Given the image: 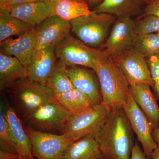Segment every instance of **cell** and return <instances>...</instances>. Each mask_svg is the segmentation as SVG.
<instances>
[{"mask_svg":"<svg viewBox=\"0 0 159 159\" xmlns=\"http://www.w3.org/2000/svg\"><path fill=\"white\" fill-rule=\"evenodd\" d=\"M78 1H84V2H86V0H78Z\"/></svg>","mask_w":159,"mask_h":159,"instance_id":"cell-40","label":"cell"},{"mask_svg":"<svg viewBox=\"0 0 159 159\" xmlns=\"http://www.w3.org/2000/svg\"><path fill=\"white\" fill-rule=\"evenodd\" d=\"M34 28L16 39L8 38L0 43L1 53L16 57L27 68L31 62L37 46V38Z\"/></svg>","mask_w":159,"mask_h":159,"instance_id":"cell-13","label":"cell"},{"mask_svg":"<svg viewBox=\"0 0 159 159\" xmlns=\"http://www.w3.org/2000/svg\"><path fill=\"white\" fill-rule=\"evenodd\" d=\"M145 4H147L149 3L152 2H156V1H158V0H144Z\"/></svg>","mask_w":159,"mask_h":159,"instance_id":"cell-37","label":"cell"},{"mask_svg":"<svg viewBox=\"0 0 159 159\" xmlns=\"http://www.w3.org/2000/svg\"><path fill=\"white\" fill-rule=\"evenodd\" d=\"M150 15L159 17V0L146 4L141 16Z\"/></svg>","mask_w":159,"mask_h":159,"instance_id":"cell-31","label":"cell"},{"mask_svg":"<svg viewBox=\"0 0 159 159\" xmlns=\"http://www.w3.org/2000/svg\"><path fill=\"white\" fill-rule=\"evenodd\" d=\"M57 58L53 46L35 51L31 62L27 68L28 78L46 86Z\"/></svg>","mask_w":159,"mask_h":159,"instance_id":"cell-16","label":"cell"},{"mask_svg":"<svg viewBox=\"0 0 159 159\" xmlns=\"http://www.w3.org/2000/svg\"><path fill=\"white\" fill-rule=\"evenodd\" d=\"M71 113L56 100L42 106L21 120L24 125L39 131L61 134Z\"/></svg>","mask_w":159,"mask_h":159,"instance_id":"cell-6","label":"cell"},{"mask_svg":"<svg viewBox=\"0 0 159 159\" xmlns=\"http://www.w3.org/2000/svg\"><path fill=\"white\" fill-rule=\"evenodd\" d=\"M111 108V106L102 103L71 113L61 134L74 141L90 135L96 136L104 125Z\"/></svg>","mask_w":159,"mask_h":159,"instance_id":"cell-4","label":"cell"},{"mask_svg":"<svg viewBox=\"0 0 159 159\" xmlns=\"http://www.w3.org/2000/svg\"><path fill=\"white\" fill-rule=\"evenodd\" d=\"M46 86L52 91L54 96L74 88L68 74L67 66L61 60L56 61Z\"/></svg>","mask_w":159,"mask_h":159,"instance_id":"cell-23","label":"cell"},{"mask_svg":"<svg viewBox=\"0 0 159 159\" xmlns=\"http://www.w3.org/2000/svg\"><path fill=\"white\" fill-rule=\"evenodd\" d=\"M145 6L144 0H103L93 10L112 15L117 18L131 17L142 15Z\"/></svg>","mask_w":159,"mask_h":159,"instance_id":"cell-19","label":"cell"},{"mask_svg":"<svg viewBox=\"0 0 159 159\" xmlns=\"http://www.w3.org/2000/svg\"><path fill=\"white\" fill-rule=\"evenodd\" d=\"M130 159H148L142 148L135 142L131 155Z\"/></svg>","mask_w":159,"mask_h":159,"instance_id":"cell-32","label":"cell"},{"mask_svg":"<svg viewBox=\"0 0 159 159\" xmlns=\"http://www.w3.org/2000/svg\"><path fill=\"white\" fill-rule=\"evenodd\" d=\"M132 48L145 58L159 54V36L157 33L136 34Z\"/></svg>","mask_w":159,"mask_h":159,"instance_id":"cell-26","label":"cell"},{"mask_svg":"<svg viewBox=\"0 0 159 159\" xmlns=\"http://www.w3.org/2000/svg\"><path fill=\"white\" fill-rule=\"evenodd\" d=\"M39 1L41 0H7L4 3L0 4V9L10 11L16 6Z\"/></svg>","mask_w":159,"mask_h":159,"instance_id":"cell-30","label":"cell"},{"mask_svg":"<svg viewBox=\"0 0 159 159\" xmlns=\"http://www.w3.org/2000/svg\"><path fill=\"white\" fill-rule=\"evenodd\" d=\"M28 77L27 68L16 57L0 53V90Z\"/></svg>","mask_w":159,"mask_h":159,"instance_id":"cell-21","label":"cell"},{"mask_svg":"<svg viewBox=\"0 0 159 159\" xmlns=\"http://www.w3.org/2000/svg\"><path fill=\"white\" fill-rule=\"evenodd\" d=\"M153 137L155 142L157 145H159V127L156 130H153L152 132Z\"/></svg>","mask_w":159,"mask_h":159,"instance_id":"cell-35","label":"cell"},{"mask_svg":"<svg viewBox=\"0 0 159 159\" xmlns=\"http://www.w3.org/2000/svg\"><path fill=\"white\" fill-rule=\"evenodd\" d=\"M136 21L137 34L156 33L159 32V17L152 16H140Z\"/></svg>","mask_w":159,"mask_h":159,"instance_id":"cell-27","label":"cell"},{"mask_svg":"<svg viewBox=\"0 0 159 159\" xmlns=\"http://www.w3.org/2000/svg\"><path fill=\"white\" fill-rule=\"evenodd\" d=\"M102 1L103 0H86L88 5L91 7H93L94 9L99 6Z\"/></svg>","mask_w":159,"mask_h":159,"instance_id":"cell-34","label":"cell"},{"mask_svg":"<svg viewBox=\"0 0 159 159\" xmlns=\"http://www.w3.org/2000/svg\"><path fill=\"white\" fill-rule=\"evenodd\" d=\"M54 15L70 22L91 12L86 2L78 0H54Z\"/></svg>","mask_w":159,"mask_h":159,"instance_id":"cell-22","label":"cell"},{"mask_svg":"<svg viewBox=\"0 0 159 159\" xmlns=\"http://www.w3.org/2000/svg\"><path fill=\"white\" fill-rule=\"evenodd\" d=\"M95 63L102 104L125 105L130 94V85L119 67L107 53L96 58Z\"/></svg>","mask_w":159,"mask_h":159,"instance_id":"cell-2","label":"cell"},{"mask_svg":"<svg viewBox=\"0 0 159 159\" xmlns=\"http://www.w3.org/2000/svg\"><path fill=\"white\" fill-rule=\"evenodd\" d=\"M61 159H63V158H61Z\"/></svg>","mask_w":159,"mask_h":159,"instance_id":"cell-42","label":"cell"},{"mask_svg":"<svg viewBox=\"0 0 159 159\" xmlns=\"http://www.w3.org/2000/svg\"><path fill=\"white\" fill-rule=\"evenodd\" d=\"M151 159H159V145L153 151Z\"/></svg>","mask_w":159,"mask_h":159,"instance_id":"cell-36","label":"cell"},{"mask_svg":"<svg viewBox=\"0 0 159 159\" xmlns=\"http://www.w3.org/2000/svg\"><path fill=\"white\" fill-rule=\"evenodd\" d=\"M54 48L57 58L67 66H81L95 72V60L107 53L104 50H98L87 45L71 35Z\"/></svg>","mask_w":159,"mask_h":159,"instance_id":"cell-7","label":"cell"},{"mask_svg":"<svg viewBox=\"0 0 159 159\" xmlns=\"http://www.w3.org/2000/svg\"><path fill=\"white\" fill-rule=\"evenodd\" d=\"M0 150L17 154L8 130L5 115L0 112Z\"/></svg>","mask_w":159,"mask_h":159,"instance_id":"cell-28","label":"cell"},{"mask_svg":"<svg viewBox=\"0 0 159 159\" xmlns=\"http://www.w3.org/2000/svg\"><path fill=\"white\" fill-rule=\"evenodd\" d=\"M122 107L144 153L148 159H151L152 152L158 146L152 137L153 129L151 123L135 102L131 92L127 102Z\"/></svg>","mask_w":159,"mask_h":159,"instance_id":"cell-9","label":"cell"},{"mask_svg":"<svg viewBox=\"0 0 159 159\" xmlns=\"http://www.w3.org/2000/svg\"><path fill=\"white\" fill-rule=\"evenodd\" d=\"M136 21L130 17L117 18L102 48L112 58L132 48L136 35Z\"/></svg>","mask_w":159,"mask_h":159,"instance_id":"cell-11","label":"cell"},{"mask_svg":"<svg viewBox=\"0 0 159 159\" xmlns=\"http://www.w3.org/2000/svg\"><path fill=\"white\" fill-rule=\"evenodd\" d=\"M153 80V89L159 99V54L153 55L146 60Z\"/></svg>","mask_w":159,"mask_h":159,"instance_id":"cell-29","label":"cell"},{"mask_svg":"<svg viewBox=\"0 0 159 159\" xmlns=\"http://www.w3.org/2000/svg\"><path fill=\"white\" fill-rule=\"evenodd\" d=\"M17 159H31L30 158L27 157H19Z\"/></svg>","mask_w":159,"mask_h":159,"instance_id":"cell-38","label":"cell"},{"mask_svg":"<svg viewBox=\"0 0 159 159\" xmlns=\"http://www.w3.org/2000/svg\"><path fill=\"white\" fill-rule=\"evenodd\" d=\"M37 38L36 50L48 46L55 47L70 36V22L54 15L49 17L34 28Z\"/></svg>","mask_w":159,"mask_h":159,"instance_id":"cell-12","label":"cell"},{"mask_svg":"<svg viewBox=\"0 0 159 159\" xmlns=\"http://www.w3.org/2000/svg\"><path fill=\"white\" fill-rule=\"evenodd\" d=\"M7 0H0V4L4 3V2H6Z\"/></svg>","mask_w":159,"mask_h":159,"instance_id":"cell-39","label":"cell"},{"mask_svg":"<svg viewBox=\"0 0 159 159\" xmlns=\"http://www.w3.org/2000/svg\"><path fill=\"white\" fill-rule=\"evenodd\" d=\"M34 28L12 16L8 10L0 9V42L11 36H20Z\"/></svg>","mask_w":159,"mask_h":159,"instance_id":"cell-24","label":"cell"},{"mask_svg":"<svg viewBox=\"0 0 159 159\" xmlns=\"http://www.w3.org/2000/svg\"><path fill=\"white\" fill-rule=\"evenodd\" d=\"M134 134L123 107L116 105L96 137L106 159H130Z\"/></svg>","mask_w":159,"mask_h":159,"instance_id":"cell-1","label":"cell"},{"mask_svg":"<svg viewBox=\"0 0 159 159\" xmlns=\"http://www.w3.org/2000/svg\"><path fill=\"white\" fill-rule=\"evenodd\" d=\"M19 157L17 154L0 150V159H17Z\"/></svg>","mask_w":159,"mask_h":159,"instance_id":"cell-33","label":"cell"},{"mask_svg":"<svg viewBox=\"0 0 159 159\" xmlns=\"http://www.w3.org/2000/svg\"><path fill=\"white\" fill-rule=\"evenodd\" d=\"M128 80L129 85L145 83L153 88L154 83L147 61L133 48L112 58Z\"/></svg>","mask_w":159,"mask_h":159,"instance_id":"cell-10","label":"cell"},{"mask_svg":"<svg viewBox=\"0 0 159 159\" xmlns=\"http://www.w3.org/2000/svg\"><path fill=\"white\" fill-rule=\"evenodd\" d=\"M10 14L23 22L35 27L54 15V0H41L14 7Z\"/></svg>","mask_w":159,"mask_h":159,"instance_id":"cell-15","label":"cell"},{"mask_svg":"<svg viewBox=\"0 0 159 159\" xmlns=\"http://www.w3.org/2000/svg\"><path fill=\"white\" fill-rule=\"evenodd\" d=\"M54 97L63 107L71 113L78 112L93 106L85 95L74 88Z\"/></svg>","mask_w":159,"mask_h":159,"instance_id":"cell-25","label":"cell"},{"mask_svg":"<svg viewBox=\"0 0 159 159\" xmlns=\"http://www.w3.org/2000/svg\"><path fill=\"white\" fill-rule=\"evenodd\" d=\"M6 91L16 111L21 118L42 106L57 100L48 88L28 77L15 83Z\"/></svg>","mask_w":159,"mask_h":159,"instance_id":"cell-3","label":"cell"},{"mask_svg":"<svg viewBox=\"0 0 159 159\" xmlns=\"http://www.w3.org/2000/svg\"><path fill=\"white\" fill-rule=\"evenodd\" d=\"M9 134L20 157L34 159L30 138L26 132L22 121L15 110L8 107L5 115Z\"/></svg>","mask_w":159,"mask_h":159,"instance_id":"cell-17","label":"cell"},{"mask_svg":"<svg viewBox=\"0 0 159 159\" xmlns=\"http://www.w3.org/2000/svg\"><path fill=\"white\" fill-rule=\"evenodd\" d=\"M37 159H61L65 151L75 142L61 134L43 132L24 125Z\"/></svg>","mask_w":159,"mask_h":159,"instance_id":"cell-8","label":"cell"},{"mask_svg":"<svg viewBox=\"0 0 159 159\" xmlns=\"http://www.w3.org/2000/svg\"><path fill=\"white\" fill-rule=\"evenodd\" d=\"M157 34V35H158L159 36V32H157V33H156Z\"/></svg>","mask_w":159,"mask_h":159,"instance_id":"cell-41","label":"cell"},{"mask_svg":"<svg viewBox=\"0 0 159 159\" xmlns=\"http://www.w3.org/2000/svg\"><path fill=\"white\" fill-rule=\"evenodd\" d=\"M67 67L72 85L85 95L93 106L102 104V98L98 77L94 73L77 66Z\"/></svg>","mask_w":159,"mask_h":159,"instance_id":"cell-14","label":"cell"},{"mask_svg":"<svg viewBox=\"0 0 159 159\" xmlns=\"http://www.w3.org/2000/svg\"><path fill=\"white\" fill-rule=\"evenodd\" d=\"M62 158L65 159H106L98 141L94 135L86 136L69 145Z\"/></svg>","mask_w":159,"mask_h":159,"instance_id":"cell-20","label":"cell"},{"mask_svg":"<svg viewBox=\"0 0 159 159\" xmlns=\"http://www.w3.org/2000/svg\"><path fill=\"white\" fill-rule=\"evenodd\" d=\"M150 87L148 84L142 83L130 85L134 100L147 117L155 130L159 127V106Z\"/></svg>","mask_w":159,"mask_h":159,"instance_id":"cell-18","label":"cell"},{"mask_svg":"<svg viewBox=\"0 0 159 159\" xmlns=\"http://www.w3.org/2000/svg\"><path fill=\"white\" fill-rule=\"evenodd\" d=\"M116 19L112 15L93 10L89 15L72 20L70 23L71 31L77 39L95 48L103 44L111 26Z\"/></svg>","mask_w":159,"mask_h":159,"instance_id":"cell-5","label":"cell"}]
</instances>
